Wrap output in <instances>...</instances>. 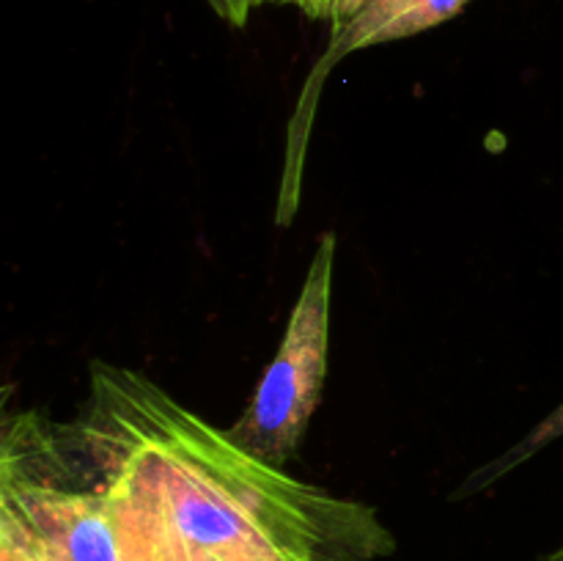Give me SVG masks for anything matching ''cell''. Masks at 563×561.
I'll return each mask as SVG.
<instances>
[{
	"instance_id": "3",
	"label": "cell",
	"mask_w": 563,
	"mask_h": 561,
	"mask_svg": "<svg viewBox=\"0 0 563 561\" xmlns=\"http://www.w3.org/2000/svg\"><path fill=\"white\" fill-rule=\"evenodd\" d=\"M335 234H322L297 295L273 363L258 380L251 402L229 429L231 438L275 468L297 457L311 418L322 402L330 355Z\"/></svg>"
},
{
	"instance_id": "6",
	"label": "cell",
	"mask_w": 563,
	"mask_h": 561,
	"mask_svg": "<svg viewBox=\"0 0 563 561\" xmlns=\"http://www.w3.org/2000/svg\"><path fill=\"white\" fill-rule=\"evenodd\" d=\"M0 561H38L31 544L11 520L0 517Z\"/></svg>"
},
{
	"instance_id": "1",
	"label": "cell",
	"mask_w": 563,
	"mask_h": 561,
	"mask_svg": "<svg viewBox=\"0 0 563 561\" xmlns=\"http://www.w3.org/2000/svg\"><path fill=\"white\" fill-rule=\"evenodd\" d=\"M69 438L113 506L126 561H379L396 550L372 506L267 465L135 369L91 363Z\"/></svg>"
},
{
	"instance_id": "8",
	"label": "cell",
	"mask_w": 563,
	"mask_h": 561,
	"mask_svg": "<svg viewBox=\"0 0 563 561\" xmlns=\"http://www.w3.org/2000/svg\"><path fill=\"white\" fill-rule=\"evenodd\" d=\"M372 3L374 0H335L333 14H330V25H333V31H341L344 25H350V22L355 20L357 14H363Z\"/></svg>"
},
{
	"instance_id": "5",
	"label": "cell",
	"mask_w": 563,
	"mask_h": 561,
	"mask_svg": "<svg viewBox=\"0 0 563 561\" xmlns=\"http://www.w3.org/2000/svg\"><path fill=\"white\" fill-rule=\"evenodd\" d=\"M561 435H563V405L555 413H550V416L544 418V421L539 424V427L533 429V432L528 435V438L522 440V443H517L515 449L506 451L504 457H498V460L489 462L487 468H482V471H478V473H473L471 482H467L465 490H462V495L473 493V490L489 487V484H493L495 479H500L506 471H511V468H515L517 462L528 460V457H531L533 451L542 449V446H548V443H553V440H559Z\"/></svg>"
},
{
	"instance_id": "9",
	"label": "cell",
	"mask_w": 563,
	"mask_h": 561,
	"mask_svg": "<svg viewBox=\"0 0 563 561\" xmlns=\"http://www.w3.org/2000/svg\"><path fill=\"white\" fill-rule=\"evenodd\" d=\"M273 3L295 6V9L302 11V14L313 16V20H330L335 0H273Z\"/></svg>"
},
{
	"instance_id": "7",
	"label": "cell",
	"mask_w": 563,
	"mask_h": 561,
	"mask_svg": "<svg viewBox=\"0 0 563 561\" xmlns=\"http://www.w3.org/2000/svg\"><path fill=\"white\" fill-rule=\"evenodd\" d=\"M207 3L209 9H212L220 20L229 22L231 28H245L247 22H251L253 11L273 3V0H207Z\"/></svg>"
},
{
	"instance_id": "10",
	"label": "cell",
	"mask_w": 563,
	"mask_h": 561,
	"mask_svg": "<svg viewBox=\"0 0 563 561\" xmlns=\"http://www.w3.org/2000/svg\"><path fill=\"white\" fill-rule=\"evenodd\" d=\"M542 561H563V544H561L559 550H553V553H550V556H544Z\"/></svg>"
},
{
	"instance_id": "4",
	"label": "cell",
	"mask_w": 563,
	"mask_h": 561,
	"mask_svg": "<svg viewBox=\"0 0 563 561\" xmlns=\"http://www.w3.org/2000/svg\"><path fill=\"white\" fill-rule=\"evenodd\" d=\"M467 3H473V0H374L350 25L330 33L328 50L308 75L300 99H297L295 116L289 121V141H286V163L284 176H280L275 223L289 226L297 215L302 190V163H306V146L308 138H311L313 116H317L319 91H322V80L335 69V64L344 55L355 53V50L416 36V33L429 31L440 22H449Z\"/></svg>"
},
{
	"instance_id": "2",
	"label": "cell",
	"mask_w": 563,
	"mask_h": 561,
	"mask_svg": "<svg viewBox=\"0 0 563 561\" xmlns=\"http://www.w3.org/2000/svg\"><path fill=\"white\" fill-rule=\"evenodd\" d=\"M69 435L36 413L5 416L0 517L38 561H126L119 520L88 471L71 468Z\"/></svg>"
}]
</instances>
